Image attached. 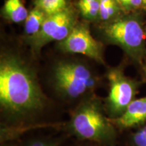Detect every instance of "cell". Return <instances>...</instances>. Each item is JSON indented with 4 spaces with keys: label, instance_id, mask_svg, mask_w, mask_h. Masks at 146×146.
Masks as SVG:
<instances>
[{
    "label": "cell",
    "instance_id": "6da1fadb",
    "mask_svg": "<svg viewBox=\"0 0 146 146\" xmlns=\"http://www.w3.org/2000/svg\"><path fill=\"white\" fill-rule=\"evenodd\" d=\"M63 112L43 90L31 62L17 53H1L0 142L18 141L34 130H60Z\"/></svg>",
    "mask_w": 146,
    "mask_h": 146
},
{
    "label": "cell",
    "instance_id": "7a4b0ae2",
    "mask_svg": "<svg viewBox=\"0 0 146 146\" xmlns=\"http://www.w3.org/2000/svg\"><path fill=\"white\" fill-rule=\"evenodd\" d=\"M102 79L88 64L77 59L57 60L47 76V96L68 112L79 102L96 94Z\"/></svg>",
    "mask_w": 146,
    "mask_h": 146
},
{
    "label": "cell",
    "instance_id": "3957f363",
    "mask_svg": "<svg viewBox=\"0 0 146 146\" xmlns=\"http://www.w3.org/2000/svg\"><path fill=\"white\" fill-rule=\"evenodd\" d=\"M61 130L69 137L104 146H117L118 131L108 116L104 98L96 94L69 110Z\"/></svg>",
    "mask_w": 146,
    "mask_h": 146
},
{
    "label": "cell",
    "instance_id": "277c9868",
    "mask_svg": "<svg viewBox=\"0 0 146 146\" xmlns=\"http://www.w3.org/2000/svg\"><path fill=\"white\" fill-rule=\"evenodd\" d=\"M103 33L110 43L120 46L133 60L142 63L145 54L144 32L137 16L115 18L105 25Z\"/></svg>",
    "mask_w": 146,
    "mask_h": 146
},
{
    "label": "cell",
    "instance_id": "5b68a950",
    "mask_svg": "<svg viewBox=\"0 0 146 146\" xmlns=\"http://www.w3.org/2000/svg\"><path fill=\"white\" fill-rule=\"evenodd\" d=\"M108 82V94L104 98L107 114L110 119L119 117L138 93L139 83L128 77L120 66L111 67L106 72Z\"/></svg>",
    "mask_w": 146,
    "mask_h": 146
},
{
    "label": "cell",
    "instance_id": "8992f818",
    "mask_svg": "<svg viewBox=\"0 0 146 146\" xmlns=\"http://www.w3.org/2000/svg\"><path fill=\"white\" fill-rule=\"evenodd\" d=\"M74 10L70 7L62 12L47 16L39 32L29 36V45L35 56L50 41H62L68 36L76 25Z\"/></svg>",
    "mask_w": 146,
    "mask_h": 146
},
{
    "label": "cell",
    "instance_id": "52a82bcc",
    "mask_svg": "<svg viewBox=\"0 0 146 146\" xmlns=\"http://www.w3.org/2000/svg\"><path fill=\"white\" fill-rule=\"evenodd\" d=\"M62 52L81 54L100 64L105 65L103 45L91 35L87 25L76 24L70 35L58 43Z\"/></svg>",
    "mask_w": 146,
    "mask_h": 146
},
{
    "label": "cell",
    "instance_id": "ba28073f",
    "mask_svg": "<svg viewBox=\"0 0 146 146\" xmlns=\"http://www.w3.org/2000/svg\"><path fill=\"white\" fill-rule=\"evenodd\" d=\"M110 120L118 132L141 127L146 123V96L133 100L121 116Z\"/></svg>",
    "mask_w": 146,
    "mask_h": 146
},
{
    "label": "cell",
    "instance_id": "9c48e42d",
    "mask_svg": "<svg viewBox=\"0 0 146 146\" xmlns=\"http://www.w3.org/2000/svg\"><path fill=\"white\" fill-rule=\"evenodd\" d=\"M69 138L64 132L55 135H34L25 138L23 137L18 140L16 146H55L58 144H63Z\"/></svg>",
    "mask_w": 146,
    "mask_h": 146
},
{
    "label": "cell",
    "instance_id": "30bf717a",
    "mask_svg": "<svg viewBox=\"0 0 146 146\" xmlns=\"http://www.w3.org/2000/svg\"><path fill=\"white\" fill-rule=\"evenodd\" d=\"M2 14L8 21L20 23L25 21L29 13L21 0H5L2 8Z\"/></svg>",
    "mask_w": 146,
    "mask_h": 146
},
{
    "label": "cell",
    "instance_id": "8fae6325",
    "mask_svg": "<svg viewBox=\"0 0 146 146\" xmlns=\"http://www.w3.org/2000/svg\"><path fill=\"white\" fill-rule=\"evenodd\" d=\"M46 18V14L43 11L35 7L31 11H30L25 20V30L26 34L29 36H32L37 33Z\"/></svg>",
    "mask_w": 146,
    "mask_h": 146
},
{
    "label": "cell",
    "instance_id": "7c38bea8",
    "mask_svg": "<svg viewBox=\"0 0 146 146\" xmlns=\"http://www.w3.org/2000/svg\"><path fill=\"white\" fill-rule=\"evenodd\" d=\"M35 7L43 11L47 16H52L68 8V0H35Z\"/></svg>",
    "mask_w": 146,
    "mask_h": 146
},
{
    "label": "cell",
    "instance_id": "4fadbf2b",
    "mask_svg": "<svg viewBox=\"0 0 146 146\" xmlns=\"http://www.w3.org/2000/svg\"><path fill=\"white\" fill-rule=\"evenodd\" d=\"M119 10L116 0H100L99 18L104 22L112 21L116 18Z\"/></svg>",
    "mask_w": 146,
    "mask_h": 146
},
{
    "label": "cell",
    "instance_id": "5bb4252c",
    "mask_svg": "<svg viewBox=\"0 0 146 146\" xmlns=\"http://www.w3.org/2000/svg\"><path fill=\"white\" fill-rule=\"evenodd\" d=\"M100 0H79L78 8L83 17L89 20L99 18Z\"/></svg>",
    "mask_w": 146,
    "mask_h": 146
},
{
    "label": "cell",
    "instance_id": "9a60e30c",
    "mask_svg": "<svg viewBox=\"0 0 146 146\" xmlns=\"http://www.w3.org/2000/svg\"><path fill=\"white\" fill-rule=\"evenodd\" d=\"M131 146H146V123L130 135Z\"/></svg>",
    "mask_w": 146,
    "mask_h": 146
},
{
    "label": "cell",
    "instance_id": "2e32d148",
    "mask_svg": "<svg viewBox=\"0 0 146 146\" xmlns=\"http://www.w3.org/2000/svg\"><path fill=\"white\" fill-rule=\"evenodd\" d=\"M116 1L120 7L127 11L135 10L143 5L141 0H116Z\"/></svg>",
    "mask_w": 146,
    "mask_h": 146
},
{
    "label": "cell",
    "instance_id": "e0dca14e",
    "mask_svg": "<svg viewBox=\"0 0 146 146\" xmlns=\"http://www.w3.org/2000/svg\"><path fill=\"white\" fill-rule=\"evenodd\" d=\"M74 142L70 146H104L92 141H82V140H78L75 139H74Z\"/></svg>",
    "mask_w": 146,
    "mask_h": 146
},
{
    "label": "cell",
    "instance_id": "ac0fdd59",
    "mask_svg": "<svg viewBox=\"0 0 146 146\" xmlns=\"http://www.w3.org/2000/svg\"><path fill=\"white\" fill-rule=\"evenodd\" d=\"M18 141H6L1 142L0 146H16L18 143Z\"/></svg>",
    "mask_w": 146,
    "mask_h": 146
},
{
    "label": "cell",
    "instance_id": "d6986e66",
    "mask_svg": "<svg viewBox=\"0 0 146 146\" xmlns=\"http://www.w3.org/2000/svg\"><path fill=\"white\" fill-rule=\"evenodd\" d=\"M142 68H143L144 74H145V76L146 78V62H145V64H142Z\"/></svg>",
    "mask_w": 146,
    "mask_h": 146
},
{
    "label": "cell",
    "instance_id": "ffe728a7",
    "mask_svg": "<svg viewBox=\"0 0 146 146\" xmlns=\"http://www.w3.org/2000/svg\"><path fill=\"white\" fill-rule=\"evenodd\" d=\"M141 1H142V3H143V5H144L146 7V0H141Z\"/></svg>",
    "mask_w": 146,
    "mask_h": 146
},
{
    "label": "cell",
    "instance_id": "44dd1931",
    "mask_svg": "<svg viewBox=\"0 0 146 146\" xmlns=\"http://www.w3.org/2000/svg\"><path fill=\"white\" fill-rule=\"evenodd\" d=\"M145 34H146V28H145Z\"/></svg>",
    "mask_w": 146,
    "mask_h": 146
}]
</instances>
